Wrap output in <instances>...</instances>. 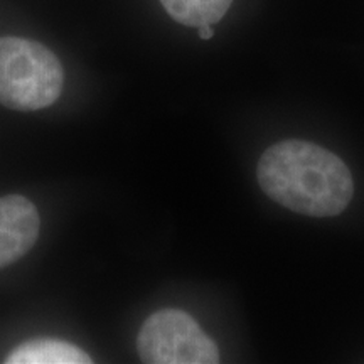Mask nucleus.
<instances>
[{
    "label": "nucleus",
    "mask_w": 364,
    "mask_h": 364,
    "mask_svg": "<svg viewBox=\"0 0 364 364\" xmlns=\"http://www.w3.org/2000/svg\"><path fill=\"white\" fill-rule=\"evenodd\" d=\"M233 0H161L167 14L189 27L213 26L230 11Z\"/></svg>",
    "instance_id": "obj_6"
},
{
    "label": "nucleus",
    "mask_w": 364,
    "mask_h": 364,
    "mask_svg": "<svg viewBox=\"0 0 364 364\" xmlns=\"http://www.w3.org/2000/svg\"><path fill=\"white\" fill-rule=\"evenodd\" d=\"M38 209L19 194L0 198V268L9 267L29 252L38 241Z\"/></svg>",
    "instance_id": "obj_4"
},
{
    "label": "nucleus",
    "mask_w": 364,
    "mask_h": 364,
    "mask_svg": "<svg viewBox=\"0 0 364 364\" xmlns=\"http://www.w3.org/2000/svg\"><path fill=\"white\" fill-rule=\"evenodd\" d=\"M136 351L149 364L220 363L215 341L179 309H162L145 318L136 336Z\"/></svg>",
    "instance_id": "obj_3"
},
{
    "label": "nucleus",
    "mask_w": 364,
    "mask_h": 364,
    "mask_svg": "<svg viewBox=\"0 0 364 364\" xmlns=\"http://www.w3.org/2000/svg\"><path fill=\"white\" fill-rule=\"evenodd\" d=\"M65 83L56 54L24 38H0V103L17 112L53 105Z\"/></svg>",
    "instance_id": "obj_2"
},
{
    "label": "nucleus",
    "mask_w": 364,
    "mask_h": 364,
    "mask_svg": "<svg viewBox=\"0 0 364 364\" xmlns=\"http://www.w3.org/2000/svg\"><path fill=\"white\" fill-rule=\"evenodd\" d=\"M257 179L280 206L312 218L341 215L354 194L351 171L343 159L306 140H284L267 149Z\"/></svg>",
    "instance_id": "obj_1"
},
{
    "label": "nucleus",
    "mask_w": 364,
    "mask_h": 364,
    "mask_svg": "<svg viewBox=\"0 0 364 364\" xmlns=\"http://www.w3.org/2000/svg\"><path fill=\"white\" fill-rule=\"evenodd\" d=\"M7 364H90L91 358L78 346L59 339H34L17 346Z\"/></svg>",
    "instance_id": "obj_5"
},
{
    "label": "nucleus",
    "mask_w": 364,
    "mask_h": 364,
    "mask_svg": "<svg viewBox=\"0 0 364 364\" xmlns=\"http://www.w3.org/2000/svg\"><path fill=\"white\" fill-rule=\"evenodd\" d=\"M213 36H215V31H213L211 26H201V27H199V38H201V39L208 41V39H211Z\"/></svg>",
    "instance_id": "obj_7"
}]
</instances>
